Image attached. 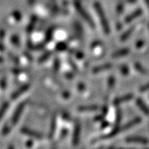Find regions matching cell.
Returning a JSON list of instances; mask_svg holds the SVG:
<instances>
[{
    "instance_id": "cell-18",
    "label": "cell",
    "mask_w": 149,
    "mask_h": 149,
    "mask_svg": "<svg viewBox=\"0 0 149 149\" xmlns=\"http://www.w3.org/2000/svg\"><path fill=\"white\" fill-rule=\"evenodd\" d=\"M99 109L97 105H88V106H80L78 110L79 111H93V110H97Z\"/></svg>"
},
{
    "instance_id": "cell-20",
    "label": "cell",
    "mask_w": 149,
    "mask_h": 149,
    "mask_svg": "<svg viewBox=\"0 0 149 149\" xmlns=\"http://www.w3.org/2000/svg\"><path fill=\"white\" fill-rule=\"evenodd\" d=\"M8 107H9V104H8V102H5L4 104H2V107H0V120H1V119H2V118L3 117V116L5 115V113H6V110H7V109L8 108Z\"/></svg>"
},
{
    "instance_id": "cell-9",
    "label": "cell",
    "mask_w": 149,
    "mask_h": 149,
    "mask_svg": "<svg viewBox=\"0 0 149 149\" xmlns=\"http://www.w3.org/2000/svg\"><path fill=\"white\" fill-rule=\"evenodd\" d=\"M30 88V84H24L23 86H22L21 88L18 89L17 91H15L13 94H12V100H15L16 98H18L20 95H22L24 92H25L26 91H28Z\"/></svg>"
},
{
    "instance_id": "cell-46",
    "label": "cell",
    "mask_w": 149,
    "mask_h": 149,
    "mask_svg": "<svg viewBox=\"0 0 149 149\" xmlns=\"http://www.w3.org/2000/svg\"><path fill=\"white\" fill-rule=\"evenodd\" d=\"M66 75H67V78H68V79H72V78L73 77V75L72 74H67Z\"/></svg>"
},
{
    "instance_id": "cell-45",
    "label": "cell",
    "mask_w": 149,
    "mask_h": 149,
    "mask_svg": "<svg viewBox=\"0 0 149 149\" xmlns=\"http://www.w3.org/2000/svg\"><path fill=\"white\" fill-rule=\"evenodd\" d=\"M5 49V47H3V45H2L1 43H0V51H3Z\"/></svg>"
},
{
    "instance_id": "cell-41",
    "label": "cell",
    "mask_w": 149,
    "mask_h": 149,
    "mask_svg": "<svg viewBox=\"0 0 149 149\" xmlns=\"http://www.w3.org/2000/svg\"><path fill=\"white\" fill-rule=\"evenodd\" d=\"M69 96H70V94H69V92H64L63 94V97L68 98V97H69Z\"/></svg>"
},
{
    "instance_id": "cell-4",
    "label": "cell",
    "mask_w": 149,
    "mask_h": 149,
    "mask_svg": "<svg viewBox=\"0 0 149 149\" xmlns=\"http://www.w3.org/2000/svg\"><path fill=\"white\" fill-rule=\"evenodd\" d=\"M80 134H81V126L80 123L77 121L74 123V132L72 135V144L73 145L76 146L79 145V140H80Z\"/></svg>"
},
{
    "instance_id": "cell-14",
    "label": "cell",
    "mask_w": 149,
    "mask_h": 149,
    "mask_svg": "<svg viewBox=\"0 0 149 149\" xmlns=\"http://www.w3.org/2000/svg\"><path fill=\"white\" fill-rule=\"evenodd\" d=\"M134 30H135V26H132V27H130L129 29L126 30V31L124 32V33L122 34L121 37H120V40H121L122 42L126 41V40L132 35V33H133Z\"/></svg>"
},
{
    "instance_id": "cell-17",
    "label": "cell",
    "mask_w": 149,
    "mask_h": 149,
    "mask_svg": "<svg viewBox=\"0 0 149 149\" xmlns=\"http://www.w3.org/2000/svg\"><path fill=\"white\" fill-rule=\"evenodd\" d=\"M53 31H54V27H50L49 29L47 30V33L45 34V37H44V41H43V43H47L51 40L53 35Z\"/></svg>"
},
{
    "instance_id": "cell-8",
    "label": "cell",
    "mask_w": 149,
    "mask_h": 149,
    "mask_svg": "<svg viewBox=\"0 0 149 149\" xmlns=\"http://www.w3.org/2000/svg\"><path fill=\"white\" fill-rule=\"evenodd\" d=\"M141 14H142V11H141V8H138V9L134 11L132 14L129 15L125 18V22H126V24L130 23V22H132L134 19H135V18H138V17H139Z\"/></svg>"
},
{
    "instance_id": "cell-32",
    "label": "cell",
    "mask_w": 149,
    "mask_h": 149,
    "mask_svg": "<svg viewBox=\"0 0 149 149\" xmlns=\"http://www.w3.org/2000/svg\"><path fill=\"white\" fill-rule=\"evenodd\" d=\"M0 86H1V88L2 89L6 88V78H3V79L1 80V81H0Z\"/></svg>"
},
{
    "instance_id": "cell-19",
    "label": "cell",
    "mask_w": 149,
    "mask_h": 149,
    "mask_svg": "<svg viewBox=\"0 0 149 149\" xmlns=\"http://www.w3.org/2000/svg\"><path fill=\"white\" fill-rule=\"evenodd\" d=\"M52 54H53V52L50 51V50L45 52V53H43V55L40 56V58L38 59V63H44L45 61H47V59H49V57L51 56Z\"/></svg>"
},
{
    "instance_id": "cell-35",
    "label": "cell",
    "mask_w": 149,
    "mask_h": 149,
    "mask_svg": "<svg viewBox=\"0 0 149 149\" xmlns=\"http://www.w3.org/2000/svg\"><path fill=\"white\" fill-rule=\"evenodd\" d=\"M67 130L66 129H64V130H62V132H61V134H60V139H63V138H64L66 135L67 134Z\"/></svg>"
},
{
    "instance_id": "cell-36",
    "label": "cell",
    "mask_w": 149,
    "mask_h": 149,
    "mask_svg": "<svg viewBox=\"0 0 149 149\" xmlns=\"http://www.w3.org/2000/svg\"><path fill=\"white\" fill-rule=\"evenodd\" d=\"M75 56L78 59H83V57H84V54H83L81 52H77L75 53Z\"/></svg>"
},
{
    "instance_id": "cell-28",
    "label": "cell",
    "mask_w": 149,
    "mask_h": 149,
    "mask_svg": "<svg viewBox=\"0 0 149 149\" xmlns=\"http://www.w3.org/2000/svg\"><path fill=\"white\" fill-rule=\"evenodd\" d=\"M12 16H13L15 19L16 21H18V22H19L20 20L22 19V14H21L18 11H14V12H12Z\"/></svg>"
},
{
    "instance_id": "cell-15",
    "label": "cell",
    "mask_w": 149,
    "mask_h": 149,
    "mask_svg": "<svg viewBox=\"0 0 149 149\" xmlns=\"http://www.w3.org/2000/svg\"><path fill=\"white\" fill-rule=\"evenodd\" d=\"M130 53V49L128 48H124V49H120L118 51L114 52L113 54H112V57L113 58H118V57L124 56H126L127 54Z\"/></svg>"
},
{
    "instance_id": "cell-24",
    "label": "cell",
    "mask_w": 149,
    "mask_h": 149,
    "mask_svg": "<svg viewBox=\"0 0 149 149\" xmlns=\"http://www.w3.org/2000/svg\"><path fill=\"white\" fill-rule=\"evenodd\" d=\"M11 41H12V44L15 45V47H19L20 45V40H19V37L17 35H13L11 38Z\"/></svg>"
},
{
    "instance_id": "cell-25",
    "label": "cell",
    "mask_w": 149,
    "mask_h": 149,
    "mask_svg": "<svg viewBox=\"0 0 149 149\" xmlns=\"http://www.w3.org/2000/svg\"><path fill=\"white\" fill-rule=\"evenodd\" d=\"M115 84V78L113 75H110L108 79V88L109 89H113Z\"/></svg>"
},
{
    "instance_id": "cell-39",
    "label": "cell",
    "mask_w": 149,
    "mask_h": 149,
    "mask_svg": "<svg viewBox=\"0 0 149 149\" xmlns=\"http://www.w3.org/2000/svg\"><path fill=\"white\" fill-rule=\"evenodd\" d=\"M108 125H109V123H108V122H104L102 123V126H101V129H104V128L107 127Z\"/></svg>"
},
{
    "instance_id": "cell-44",
    "label": "cell",
    "mask_w": 149,
    "mask_h": 149,
    "mask_svg": "<svg viewBox=\"0 0 149 149\" xmlns=\"http://www.w3.org/2000/svg\"><path fill=\"white\" fill-rule=\"evenodd\" d=\"M116 27H117V30H120L122 28V25H121V24L120 23V22H118L117 24H116Z\"/></svg>"
},
{
    "instance_id": "cell-12",
    "label": "cell",
    "mask_w": 149,
    "mask_h": 149,
    "mask_svg": "<svg viewBox=\"0 0 149 149\" xmlns=\"http://www.w3.org/2000/svg\"><path fill=\"white\" fill-rule=\"evenodd\" d=\"M141 119L140 117L135 118L134 120H131V121L129 122V123H127L125 124V125L123 126V130L125 131V130H129V129H130V128L136 126V125H138V124L139 123H141Z\"/></svg>"
},
{
    "instance_id": "cell-26",
    "label": "cell",
    "mask_w": 149,
    "mask_h": 149,
    "mask_svg": "<svg viewBox=\"0 0 149 149\" xmlns=\"http://www.w3.org/2000/svg\"><path fill=\"white\" fill-rule=\"evenodd\" d=\"M59 67H60V61L58 58H56L54 59V62H53V69L55 72H58L59 69Z\"/></svg>"
},
{
    "instance_id": "cell-11",
    "label": "cell",
    "mask_w": 149,
    "mask_h": 149,
    "mask_svg": "<svg viewBox=\"0 0 149 149\" xmlns=\"http://www.w3.org/2000/svg\"><path fill=\"white\" fill-rule=\"evenodd\" d=\"M111 67H112V65L110 64V63H106V64H104V65H98V66L94 67V69H92V72L93 73L102 72H104V71L110 69Z\"/></svg>"
},
{
    "instance_id": "cell-29",
    "label": "cell",
    "mask_w": 149,
    "mask_h": 149,
    "mask_svg": "<svg viewBox=\"0 0 149 149\" xmlns=\"http://www.w3.org/2000/svg\"><path fill=\"white\" fill-rule=\"evenodd\" d=\"M10 131H11V126H8V125H5L4 127L2 128V135H7V134H8L10 132Z\"/></svg>"
},
{
    "instance_id": "cell-33",
    "label": "cell",
    "mask_w": 149,
    "mask_h": 149,
    "mask_svg": "<svg viewBox=\"0 0 149 149\" xmlns=\"http://www.w3.org/2000/svg\"><path fill=\"white\" fill-rule=\"evenodd\" d=\"M144 40H139L138 42H136V43H135V47L136 48H141V47H143L144 45Z\"/></svg>"
},
{
    "instance_id": "cell-23",
    "label": "cell",
    "mask_w": 149,
    "mask_h": 149,
    "mask_svg": "<svg viewBox=\"0 0 149 149\" xmlns=\"http://www.w3.org/2000/svg\"><path fill=\"white\" fill-rule=\"evenodd\" d=\"M67 48V44L64 42H59L56 45V49L57 51H63L66 49Z\"/></svg>"
},
{
    "instance_id": "cell-38",
    "label": "cell",
    "mask_w": 149,
    "mask_h": 149,
    "mask_svg": "<svg viewBox=\"0 0 149 149\" xmlns=\"http://www.w3.org/2000/svg\"><path fill=\"white\" fill-rule=\"evenodd\" d=\"M103 118H104V115H101V116H97L94 118V120H95V121H100V120H102Z\"/></svg>"
},
{
    "instance_id": "cell-50",
    "label": "cell",
    "mask_w": 149,
    "mask_h": 149,
    "mask_svg": "<svg viewBox=\"0 0 149 149\" xmlns=\"http://www.w3.org/2000/svg\"><path fill=\"white\" fill-rule=\"evenodd\" d=\"M148 28H149V24H148Z\"/></svg>"
},
{
    "instance_id": "cell-10",
    "label": "cell",
    "mask_w": 149,
    "mask_h": 149,
    "mask_svg": "<svg viewBox=\"0 0 149 149\" xmlns=\"http://www.w3.org/2000/svg\"><path fill=\"white\" fill-rule=\"evenodd\" d=\"M136 104H137L138 107H139L140 110L143 112L145 115H149V108L148 107V106L145 104V103L144 102L143 100H141V98H137L136 99Z\"/></svg>"
},
{
    "instance_id": "cell-30",
    "label": "cell",
    "mask_w": 149,
    "mask_h": 149,
    "mask_svg": "<svg viewBox=\"0 0 149 149\" xmlns=\"http://www.w3.org/2000/svg\"><path fill=\"white\" fill-rule=\"evenodd\" d=\"M123 9H124V5L121 2H120L119 4L117 5L116 6V12H117L118 14H121L122 12H123Z\"/></svg>"
},
{
    "instance_id": "cell-13",
    "label": "cell",
    "mask_w": 149,
    "mask_h": 149,
    "mask_svg": "<svg viewBox=\"0 0 149 149\" xmlns=\"http://www.w3.org/2000/svg\"><path fill=\"white\" fill-rule=\"evenodd\" d=\"M37 16L34 15H32L31 18V20H30L29 24H28V26H27V32H28V33H31V32L33 31V28H34V27H35L36 23H37Z\"/></svg>"
},
{
    "instance_id": "cell-5",
    "label": "cell",
    "mask_w": 149,
    "mask_h": 149,
    "mask_svg": "<svg viewBox=\"0 0 149 149\" xmlns=\"http://www.w3.org/2000/svg\"><path fill=\"white\" fill-rule=\"evenodd\" d=\"M21 132H22V133L24 134V135H27L28 136H31V137H33L34 139H40L43 138V135H41L39 132H37L36 131H33L32 130H30L28 128H25L24 127L22 128V130H21Z\"/></svg>"
},
{
    "instance_id": "cell-6",
    "label": "cell",
    "mask_w": 149,
    "mask_h": 149,
    "mask_svg": "<svg viewBox=\"0 0 149 149\" xmlns=\"http://www.w3.org/2000/svg\"><path fill=\"white\" fill-rule=\"evenodd\" d=\"M126 141L128 143H137L141 145H147L148 143V140L147 139L142 137H135V136L128 137L127 139H126Z\"/></svg>"
},
{
    "instance_id": "cell-42",
    "label": "cell",
    "mask_w": 149,
    "mask_h": 149,
    "mask_svg": "<svg viewBox=\"0 0 149 149\" xmlns=\"http://www.w3.org/2000/svg\"><path fill=\"white\" fill-rule=\"evenodd\" d=\"M5 36V32L4 31H2V30H1L0 31V39H2V38H3Z\"/></svg>"
},
{
    "instance_id": "cell-47",
    "label": "cell",
    "mask_w": 149,
    "mask_h": 149,
    "mask_svg": "<svg viewBox=\"0 0 149 149\" xmlns=\"http://www.w3.org/2000/svg\"><path fill=\"white\" fill-rule=\"evenodd\" d=\"M135 1H136V0H127V2H129V3H134Z\"/></svg>"
},
{
    "instance_id": "cell-37",
    "label": "cell",
    "mask_w": 149,
    "mask_h": 149,
    "mask_svg": "<svg viewBox=\"0 0 149 149\" xmlns=\"http://www.w3.org/2000/svg\"><path fill=\"white\" fill-rule=\"evenodd\" d=\"M69 63H70V65H71V66L72 67L73 69H75V71H78V68H77L76 65H75V64H74V62H73V61L72 60V59H69Z\"/></svg>"
},
{
    "instance_id": "cell-16",
    "label": "cell",
    "mask_w": 149,
    "mask_h": 149,
    "mask_svg": "<svg viewBox=\"0 0 149 149\" xmlns=\"http://www.w3.org/2000/svg\"><path fill=\"white\" fill-rule=\"evenodd\" d=\"M56 129V119L55 116H53V119H52L51 124H50V130H49V139H52L53 137V135L55 134Z\"/></svg>"
},
{
    "instance_id": "cell-34",
    "label": "cell",
    "mask_w": 149,
    "mask_h": 149,
    "mask_svg": "<svg viewBox=\"0 0 149 149\" xmlns=\"http://www.w3.org/2000/svg\"><path fill=\"white\" fill-rule=\"evenodd\" d=\"M78 88H79V90L80 91H83L84 90V88H85V86H84V84L82 82H80L78 84Z\"/></svg>"
},
{
    "instance_id": "cell-43",
    "label": "cell",
    "mask_w": 149,
    "mask_h": 149,
    "mask_svg": "<svg viewBox=\"0 0 149 149\" xmlns=\"http://www.w3.org/2000/svg\"><path fill=\"white\" fill-rule=\"evenodd\" d=\"M99 44H100V42L99 41H95V42H94V43H92V48L93 47H96V46H97V45H99Z\"/></svg>"
},
{
    "instance_id": "cell-21",
    "label": "cell",
    "mask_w": 149,
    "mask_h": 149,
    "mask_svg": "<svg viewBox=\"0 0 149 149\" xmlns=\"http://www.w3.org/2000/svg\"><path fill=\"white\" fill-rule=\"evenodd\" d=\"M134 66H135V69L139 72L141 73V74H146L147 73V72H146V70H145V69L144 68L142 65L140 64L139 63H135V64H134Z\"/></svg>"
},
{
    "instance_id": "cell-1",
    "label": "cell",
    "mask_w": 149,
    "mask_h": 149,
    "mask_svg": "<svg viewBox=\"0 0 149 149\" xmlns=\"http://www.w3.org/2000/svg\"><path fill=\"white\" fill-rule=\"evenodd\" d=\"M94 6V8H95V10H96L97 14L98 15V18H100V24H101V26H102L103 31H104L105 34L108 35L110 32V25H109V23H108V21L107 19V17L105 15V13H104L102 6H101L100 2H95Z\"/></svg>"
},
{
    "instance_id": "cell-31",
    "label": "cell",
    "mask_w": 149,
    "mask_h": 149,
    "mask_svg": "<svg viewBox=\"0 0 149 149\" xmlns=\"http://www.w3.org/2000/svg\"><path fill=\"white\" fill-rule=\"evenodd\" d=\"M148 90H149V83L145 84L144 86H142L141 88H140V91H141V92H145V91H147Z\"/></svg>"
},
{
    "instance_id": "cell-27",
    "label": "cell",
    "mask_w": 149,
    "mask_h": 149,
    "mask_svg": "<svg viewBox=\"0 0 149 149\" xmlns=\"http://www.w3.org/2000/svg\"><path fill=\"white\" fill-rule=\"evenodd\" d=\"M120 71H121V73L123 75H127L129 73H130V69H129V67L126 65H123L120 67Z\"/></svg>"
},
{
    "instance_id": "cell-2",
    "label": "cell",
    "mask_w": 149,
    "mask_h": 149,
    "mask_svg": "<svg viewBox=\"0 0 149 149\" xmlns=\"http://www.w3.org/2000/svg\"><path fill=\"white\" fill-rule=\"evenodd\" d=\"M74 7H75L77 11H78V12L80 14V15L86 21L87 23L88 24L91 28H94L95 25H94V22H93L92 18H91V17L89 15L88 13L84 10V8H83L82 6L79 3V2H78V1H75V2H74Z\"/></svg>"
},
{
    "instance_id": "cell-49",
    "label": "cell",
    "mask_w": 149,
    "mask_h": 149,
    "mask_svg": "<svg viewBox=\"0 0 149 149\" xmlns=\"http://www.w3.org/2000/svg\"><path fill=\"white\" fill-rule=\"evenodd\" d=\"M2 62H3V59L2 57H0V63H2Z\"/></svg>"
},
{
    "instance_id": "cell-3",
    "label": "cell",
    "mask_w": 149,
    "mask_h": 149,
    "mask_svg": "<svg viewBox=\"0 0 149 149\" xmlns=\"http://www.w3.org/2000/svg\"><path fill=\"white\" fill-rule=\"evenodd\" d=\"M26 104H27L26 101H23V102L21 103V104L17 107L16 110H15L14 113H13V115H12V126H15L16 123H17L18 120H19L20 116H21V115H22V112H23L24 109V107H25Z\"/></svg>"
},
{
    "instance_id": "cell-7",
    "label": "cell",
    "mask_w": 149,
    "mask_h": 149,
    "mask_svg": "<svg viewBox=\"0 0 149 149\" xmlns=\"http://www.w3.org/2000/svg\"><path fill=\"white\" fill-rule=\"evenodd\" d=\"M132 98H133V94H126V95H124V96L116 98V99L113 100V104L114 105H116V106H117V105H120V104H123V103L130 101V100H132Z\"/></svg>"
},
{
    "instance_id": "cell-22",
    "label": "cell",
    "mask_w": 149,
    "mask_h": 149,
    "mask_svg": "<svg viewBox=\"0 0 149 149\" xmlns=\"http://www.w3.org/2000/svg\"><path fill=\"white\" fill-rule=\"evenodd\" d=\"M121 120H122V112L121 110H120V109H117V110H116V123H115L116 126H115V127L119 126L120 122H121Z\"/></svg>"
},
{
    "instance_id": "cell-40",
    "label": "cell",
    "mask_w": 149,
    "mask_h": 149,
    "mask_svg": "<svg viewBox=\"0 0 149 149\" xmlns=\"http://www.w3.org/2000/svg\"><path fill=\"white\" fill-rule=\"evenodd\" d=\"M32 145H33V141H28V142L26 143V146H27V147H28V148L31 147Z\"/></svg>"
},
{
    "instance_id": "cell-48",
    "label": "cell",
    "mask_w": 149,
    "mask_h": 149,
    "mask_svg": "<svg viewBox=\"0 0 149 149\" xmlns=\"http://www.w3.org/2000/svg\"><path fill=\"white\" fill-rule=\"evenodd\" d=\"M145 3H146V5H147L148 8L149 9V0H145Z\"/></svg>"
}]
</instances>
